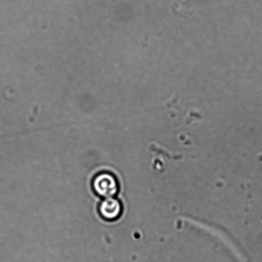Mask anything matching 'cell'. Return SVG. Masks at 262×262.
I'll return each mask as SVG.
<instances>
[{"mask_svg": "<svg viewBox=\"0 0 262 262\" xmlns=\"http://www.w3.org/2000/svg\"><path fill=\"white\" fill-rule=\"evenodd\" d=\"M93 187L96 194L104 198H113L119 190L118 180L107 172L96 175L93 181Z\"/></svg>", "mask_w": 262, "mask_h": 262, "instance_id": "cell-1", "label": "cell"}, {"mask_svg": "<svg viewBox=\"0 0 262 262\" xmlns=\"http://www.w3.org/2000/svg\"><path fill=\"white\" fill-rule=\"evenodd\" d=\"M99 212L104 220L113 221L118 220L123 212L120 202L116 198H105L99 207Z\"/></svg>", "mask_w": 262, "mask_h": 262, "instance_id": "cell-2", "label": "cell"}]
</instances>
